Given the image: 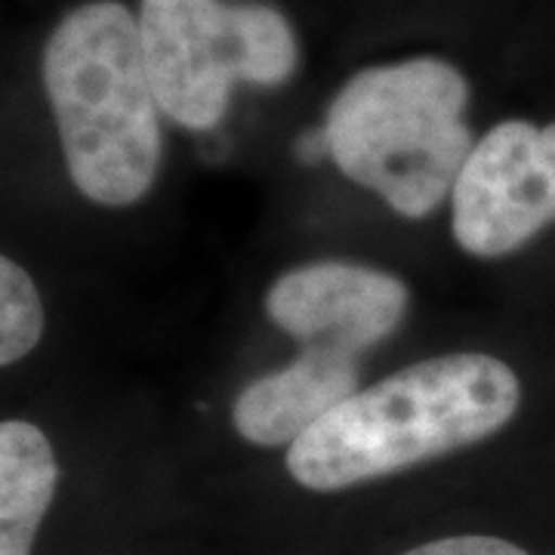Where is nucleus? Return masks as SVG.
Here are the masks:
<instances>
[{
  "label": "nucleus",
  "mask_w": 555,
  "mask_h": 555,
  "mask_svg": "<svg viewBox=\"0 0 555 555\" xmlns=\"http://www.w3.org/2000/svg\"><path fill=\"white\" fill-rule=\"evenodd\" d=\"M262 309L299 346L358 358L396 334L411 309V287L392 272L349 259L302 262L278 275Z\"/></svg>",
  "instance_id": "nucleus-6"
},
{
  "label": "nucleus",
  "mask_w": 555,
  "mask_h": 555,
  "mask_svg": "<svg viewBox=\"0 0 555 555\" xmlns=\"http://www.w3.org/2000/svg\"><path fill=\"white\" fill-rule=\"evenodd\" d=\"M60 488V460L47 433L7 416L0 423V555H31Z\"/></svg>",
  "instance_id": "nucleus-8"
},
{
  "label": "nucleus",
  "mask_w": 555,
  "mask_h": 555,
  "mask_svg": "<svg viewBox=\"0 0 555 555\" xmlns=\"http://www.w3.org/2000/svg\"><path fill=\"white\" fill-rule=\"evenodd\" d=\"M358 358L321 346H299L284 367L250 379L232 401V429L254 448H291L321 416L356 396Z\"/></svg>",
  "instance_id": "nucleus-7"
},
{
  "label": "nucleus",
  "mask_w": 555,
  "mask_h": 555,
  "mask_svg": "<svg viewBox=\"0 0 555 555\" xmlns=\"http://www.w3.org/2000/svg\"><path fill=\"white\" fill-rule=\"evenodd\" d=\"M555 225V120L494 124L451 192V235L463 254L500 259Z\"/></svg>",
  "instance_id": "nucleus-5"
},
{
  "label": "nucleus",
  "mask_w": 555,
  "mask_h": 555,
  "mask_svg": "<svg viewBox=\"0 0 555 555\" xmlns=\"http://www.w3.org/2000/svg\"><path fill=\"white\" fill-rule=\"evenodd\" d=\"M43 302L38 284L13 257L0 259V367H13L38 349Z\"/></svg>",
  "instance_id": "nucleus-9"
},
{
  "label": "nucleus",
  "mask_w": 555,
  "mask_h": 555,
  "mask_svg": "<svg viewBox=\"0 0 555 555\" xmlns=\"http://www.w3.org/2000/svg\"><path fill=\"white\" fill-rule=\"evenodd\" d=\"M469 100V80L454 62L411 56L367 65L327 105L324 152L401 219L433 217L476 149Z\"/></svg>",
  "instance_id": "nucleus-3"
},
{
  "label": "nucleus",
  "mask_w": 555,
  "mask_h": 555,
  "mask_svg": "<svg viewBox=\"0 0 555 555\" xmlns=\"http://www.w3.org/2000/svg\"><path fill=\"white\" fill-rule=\"evenodd\" d=\"M401 555H531L521 550L513 540L491 534H456V537H438L426 540L414 550H404Z\"/></svg>",
  "instance_id": "nucleus-10"
},
{
  "label": "nucleus",
  "mask_w": 555,
  "mask_h": 555,
  "mask_svg": "<svg viewBox=\"0 0 555 555\" xmlns=\"http://www.w3.org/2000/svg\"><path fill=\"white\" fill-rule=\"evenodd\" d=\"M40 80L65 170L100 207H133L160 173V102L145 68L139 16L120 0L68 10L40 53Z\"/></svg>",
  "instance_id": "nucleus-2"
},
{
  "label": "nucleus",
  "mask_w": 555,
  "mask_h": 555,
  "mask_svg": "<svg viewBox=\"0 0 555 555\" xmlns=\"http://www.w3.org/2000/svg\"><path fill=\"white\" fill-rule=\"evenodd\" d=\"M521 396L503 358H423L321 416L287 448L284 466L306 491H349L488 441L516 420Z\"/></svg>",
  "instance_id": "nucleus-1"
},
{
  "label": "nucleus",
  "mask_w": 555,
  "mask_h": 555,
  "mask_svg": "<svg viewBox=\"0 0 555 555\" xmlns=\"http://www.w3.org/2000/svg\"><path fill=\"white\" fill-rule=\"evenodd\" d=\"M139 38L160 112L185 130H214L232 87H281L299 65L287 16L257 0H139Z\"/></svg>",
  "instance_id": "nucleus-4"
}]
</instances>
